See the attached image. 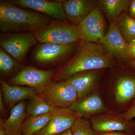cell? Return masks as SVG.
Listing matches in <instances>:
<instances>
[{"label": "cell", "instance_id": "17", "mask_svg": "<svg viewBox=\"0 0 135 135\" xmlns=\"http://www.w3.org/2000/svg\"><path fill=\"white\" fill-rule=\"evenodd\" d=\"M96 1L92 0H68L62 3L67 20L72 24L79 26L95 7Z\"/></svg>", "mask_w": 135, "mask_h": 135}, {"label": "cell", "instance_id": "25", "mask_svg": "<svg viewBox=\"0 0 135 135\" xmlns=\"http://www.w3.org/2000/svg\"><path fill=\"white\" fill-rule=\"evenodd\" d=\"M122 115L124 119L128 121H131L135 118V99Z\"/></svg>", "mask_w": 135, "mask_h": 135}, {"label": "cell", "instance_id": "29", "mask_svg": "<svg viewBox=\"0 0 135 135\" xmlns=\"http://www.w3.org/2000/svg\"><path fill=\"white\" fill-rule=\"evenodd\" d=\"M129 13L131 16L135 18V0L132 1L130 4Z\"/></svg>", "mask_w": 135, "mask_h": 135}, {"label": "cell", "instance_id": "10", "mask_svg": "<svg viewBox=\"0 0 135 135\" xmlns=\"http://www.w3.org/2000/svg\"><path fill=\"white\" fill-rule=\"evenodd\" d=\"M82 118L69 108H55L48 124L33 135H57L71 129L75 121Z\"/></svg>", "mask_w": 135, "mask_h": 135}, {"label": "cell", "instance_id": "14", "mask_svg": "<svg viewBox=\"0 0 135 135\" xmlns=\"http://www.w3.org/2000/svg\"><path fill=\"white\" fill-rule=\"evenodd\" d=\"M101 70H90L78 73L65 80L74 87L79 99L98 90Z\"/></svg>", "mask_w": 135, "mask_h": 135}, {"label": "cell", "instance_id": "22", "mask_svg": "<svg viewBox=\"0 0 135 135\" xmlns=\"http://www.w3.org/2000/svg\"><path fill=\"white\" fill-rule=\"evenodd\" d=\"M98 3L107 16L110 20L116 19L123 11L127 9L130 1L128 0H101Z\"/></svg>", "mask_w": 135, "mask_h": 135}, {"label": "cell", "instance_id": "13", "mask_svg": "<svg viewBox=\"0 0 135 135\" xmlns=\"http://www.w3.org/2000/svg\"><path fill=\"white\" fill-rule=\"evenodd\" d=\"M82 31L85 40L99 43L104 35L105 22L103 14L95 6L79 26Z\"/></svg>", "mask_w": 135, "mask_h": 135}, {"label": "cell", "instance_id": "23", "mask_svg": "<svg viewBox=\"0 0 135 135\" xmlns=\"http://www.w3.org/2000/svg\"><path fill=\"white\" fill-rule=\"evenodd\" d=\"M119 29L128 44L135 41V19L126 14L121 15L118 20Z\"/></svg>", "mask_w": 135, "mask_h": 135}, {"label": "cell", "instance_id": "27", "mask_svg": "<svg viewBox=\"0 0 135 135\" xmlns=\"http://www.w3.org/2000/svg\"><path fill=\"white\" fill-rule=\"evenodd\" d=\"M98 135H135V133L122 132H109L98 133Z\"/></svg>", "mask_w": 135, "mask_h": 135}, {"label": "cell", "instance_id": "7", "mask_svg": "<svg viewBox=\"0 0 135 135\" xmlns=\"http://www.w3.org/2000/svg\"><path fill=\"white\" fill-rule=\"evenodd\" d=\"M38 42L31 33H0V46L21 64L32 47Z\"/></svg>", "mask_w": 135, "mask_h": 135}, {"label": "cell", "instance_id": "9", "mask_svg": "<svg viewBox=\"0 0 135 135\" xmlns=\"http://www.w3.org/2000/svg\"><path fill=\"white\" fill-rule=\"evenodd\" d=\"M78 44L62 45L53 43H39L33 48L32 54L33 59L37 64L42 66L59 64L77 47Z\"/></svg>", "mask_w": 135, "mask_h": 135}, {"label": "cell", "instance_id": "19", "mask_svg": "<svg viewBox=\"0 0 135 135\" xmlns=\"http://www.w3.org/2000/svg\"><path fill=\"white\" fill-rule=\"evenodd\" d=\"M53 110L39 116L28 115L24 123L22 135H33L42 130L50 120Z\"/></svg>", "mask_w": 135, "mask_h": 135}, {"label": "cell", "instance_id": "24", "mask_svg": "<svg viewBox=\"0 0 135 135\" xmlns=\"http://www.w3.org/2000/svg\"><path fill=\"white\" fill-rule=\"evenodd\" d=\"M71 130L73 135H98L91 127L89 119L83 117L75 121Z\"/></svg>", "mask_w": 135, "mask_h": 135}, {"label": "cell", "instance_id": "28", "mask_svg": "<svg viewBox=\"0 0 135 135\" xmlns=\"http://www.w3.org/2000/svg\"><path fill=\"white\" fill-rule=\"evenodd\" d=\"M129 57L135 58V41L128 44Z\"/></svg>", "mask_w": 135, "mask_h": 135}, {"label": "cell", "instance_id": "12", "mask_svg": "<svg viewBox=\"0 0 135 135\" xmlns=\"http://www.w3.org/2000/svg\"><path fill=\"white\" fill-rule=\"evenodd\" d=\"M99 43L112 55L122 58L129 57L128 44L121 33L117 19L111 22L107 32Z\"/></svg>", "mask_w": 135, "mask_h": 135}, {"label": "cell", "instance_id": "2", "mask_svg": "<svg viewBox=\"0 0 135 135\" xmlns=\"http://www.w3.org/2000/svg\"><path fill=\"white\" fill-rule=\"evenodd\" d=\"M51 17L20 7L11 1H0V31L2 33H31L45 27Z\"/></svg>", "mask_w": 135, "mask_h": 135}, {"label": "cell", "instance_id": "6", "mask_svg": "<svg viewBox=\"0 0 135 135\" xmlns=\"http://www.w3.org/2000/svg\"><path fill=\"white\" fill-rule=\"evenodd\" d=\"M88 119L92 128L97 133L122 132L135 133V122L126 120L122 114L110 109Z\"/></svg>", "mask_w": 135, "mask_h": 135}, {"label": "cell", "instance_id": "16", "mask_svg": "<svg viewBox=\"0 0 135 135\" xmlns=\"http://www.w3.org/2000/svg\"><path fill=\"white\" fill-rule=\"evenodd\" d=\"M1 91L4 104L8 108L29 99L38 92L34 88L21 85H11L1 79Z\"/></svg>", "mask_w": 135, "mask_h": 135}, {"label": "cell", "instance_id": "3", "mask_svg": "<svg viewBox=\"0 0 135 135\" xmlns=\"http://www.w3.org/2000/svg\"><path fill=\"white\" fill-rule=\"evenodd\" d=\"M98 91L108 109L123 114L135 99V75H119L112 85L99 86Z\"/></svg>", "mask_w": 135, "mask_h": 135}, {"label": "cell", "instance_id": "1", "mask_svg": "<svg viewBox=\"0 0 135 135\" xmlns=\"http://www.w3.org/2000/svg\"><path fill=\"white\" fill-rule=\"evenodd\" d=\"M113 66L100 44L84 40L78 44L72 58L57 70L53 80H63L78 73L111 68Z\"/></svg>", "mask_w": 135, "mask_h": 135}, {"label": "cell", "instance_id": "31", "mask_svg": "<svg viewBox=\"0 0 135 135\" xmlns=\"http://www.w3.org/2000/svg\"><path fill=\"white\" fill-rule=\"evenodd\" d=\"M57 135H73L72 132L71 130V129H68V130L66 131L65 132L59 134Z\"/></svg>", "mask_w": 135, "mask_h": 135}, {"label": "cell", "instance_id": "21", "mask_svg": "<svg viewBox=\"0 0 135 135\" xmlns=\"http://www.w3.org/2000/svg\"><path fill=\"white\" fill-rule=\"evenodd\" d=\"M21 64L0 47V73L3 78L13 76L22 68Z\"/></svg>", "mask_w": 135, "mask_h": 135}, {"label": "cell", "instance_id": "18", "mask_svg": "<svg viewBox=\"0 0 135 135\" xmlns=\"http://www.w3.org/2000/svg\"><path fill=\"white\" fill-rule=\"evenodd\" d=\"M27 102H20L13 106L8 118L2 122L7 135H22V129L28 116L26 110Z\"/></svg>", "mask_w": 135, "mask_h": 135}, {"label": "cell", "instance_id": "30", "mask_svg": "<svg viewBox=\"0 0 135 135\" xmlns=\"http://www.w3.org/2000/svg\"><path fill=\"white\" fill-rule=\"evenodd\" d=\"M0 135H7L2 122V119H0Z\"/></svg>", "mask_w": 135, "mask_h": 135}, {"label": "cell", "instance_id": "20", "mask_svg": "<svg viewBox=\"0 0 135 135\" xmlns=\"http://www.w3.org/2000/svg\"><path fill=\"white\" fill-rule=\"evenodd\" d=\"M55 108L40 94L37 93L29 99L26 110L28 116H37L51 112Z\"/></svg>", "mask_w": 135, "mask_h": 135}, {"label": "cell", "instance_id": "4", "mask_svg": "<svg viewBox=\"0 0 135 135\" xmlns=\"http://www.w3.org/2000/svg\"><path fill=\"white\" fill-rule=\"evenodd\" d=\"M31 33L40 44L53 43L62 45L77 44L85 40L79 26L54 20L45 27Z\"/></svg>", "mask_w": 135, "mask_h": 135}, {"label": "cell", "instance_id": "32", "mask_svg": "<svg viewBox=\"0 0 135 135\" xmlns=\"http://www.w3.org/2000/svg\"><path fill=\"white\" fill-rule=\"evenodd\" d=\"M131 66L133 68L134 70H135V59L133 60L130 63Z\"/></svg>", "mask_w": 135, "mask_h": 135}, {"label": "cell", "instance_id": "26", "mask_svg": "<svg viewBox=\"0 0 135 135\" xmlns=\"http://www.w3.org/2000/svg\"><path fill=\"white\" fill-rule=\"evenodd\" d=\"M0 113H1V117L3 118H6L8 115L7 110L3 103L1 91L0 90Z\"/></svg>", "mask_w": 135, "mask_h": 135}, {"label": "cell", "instance_id": "8", "mask_svg": "<svg viewBox=\"0 0 135 135\" xmlns=\"http://www.w3.org/2000/svg\"><path fill=\"white\" fill-rule=\"evenodd\" d=\"M57 70H43L33 66L23 68L7 82L11 85L32 87L41 93L53 80Z\"/></svg>", "mask_w": 135, "mask_h": 135}, {"label": "cell", "instance_id": "15", "mask_svg": "<svg viewBox=\"0 0 135 135\" xmlns=\"http://www.w3.org/2000/svg\"><path fill=\"white\" fill-rule=\"evenodd\" d=\"M69 109L83 118H86L103 113L109 110L104 102L98 90L88 95L78 99Z\"/></svg>", "mask_w": 135, "mask_h": 135}, {"label": "cell", "instance_id": "5", "mask_svg": "<svg viewBox=\"0 0 135 135\" xmlns=\"http://www.w3.org/2000/svg\"><path fill=\"white\" fill-rule=\"evenodd\" d=\"M39 94L56 108H70L79 99L76 90L66 80L51 81Z\"/></svg>", "mask_w": 135, "mask_h": 135}, {"label": "cell", "instance_id": "11", "mask_svg": "<svg viewBox=\"0 0 135 135\" xmlns=\"http://www.w3.org/2000/svg\"><path fill=\"white\" fill-rule=\"evenodd\" d=\"M65 1L48 0H11L15 5L47 15L54 20L67 22L64 12L63 2Z\"/></svg>", "mask_w": 135, "mask_h": 135}]
</instances>
